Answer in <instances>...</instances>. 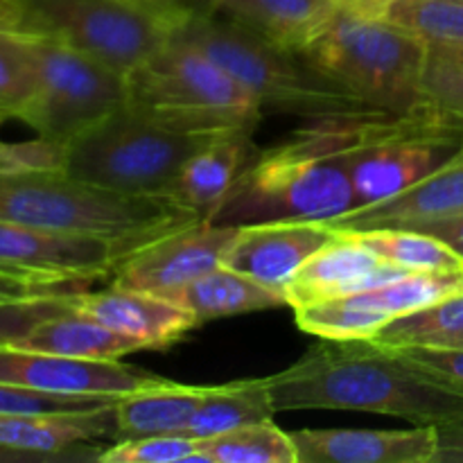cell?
<instances>
[{
    "label": "cell",
    "instance_id": "7",
    "mask_svg": "<svg viewBox=\"0 0 463 463\" xmlns=\"http://www.w3.org/2000/svg\"><path fill=\"white\" fill-rule=\"evenodd\" d=\"M461 140L459 122L428 99L407 111L348 116L344 156L357 208L383 203L414 188L457 152Z\"/></svg>",
    "mask_w": 463,
    "mask_h": 463
},
{
    "label": "cell",
    "instance_id": "47",
    "mask_svg": "<svg viewBox=\"0 0 463 463\" xmlns=\"http://www.w3.org/2000/svg\"><path fill=\"white\" fill-rule=\"evenodd\" d=\"M434 52H441L448 54V57H455V59H463V45H457V48H432Z\"/></svg>",
    "mask_w": 463,
    "mask_h": 463
},
{
    "label": "cell",
    "instance_id": "6",
    "mask_svg": "<svg viewBox=\"0 0 463 463\" xmlns=\"http://www.w3.org/2000/svg\"><path fill=\"white\" fill-rule=\"evenodd\" d=\"M303 59L378 111H407L423 102L430 45L389 18L337 9Z\"/></svg>",
    "mask_w": 463,
    "mask_h": 463
},
{
    "label": "cell",
    "instance_id": "22",
    "mask_svg": "<svg viewBox=\"0 0 463 463\" xmlns=\"http://www.w3.org/2000/svg\"><path fill=\"white\" fill-rule=\"evenodd\" d=\"M211 387L167 383L125 393L116 401V441L120 439L185 434L194 410Z\"/></svg>",
    "mask_w": 463,
    "mask_h": 463
},
{
    "label": "cell",
    "instance_id": "16",
    "mask_svg": "<svg viewBox=\"0 0 463 463\" xmlns=\"http://www.w3.org/2000/svg\"><path fill=\"white\" fill-rule=\"evenodd\" d=\"M337 235L326 222H258L235 229L222 265L285 292L298 267Z\"/></svg>",
    "mask_w": 463,
    "mask_h": 463
},
{
    "label": "cell",
    "instance_id": "36",
    "mask_svg": "<svg viewBox=\"0 0 463 463\" xmlns=\"http://www.w3.org/2000/svg\"><path fill=\"white\" fill-rule=\"evenodd\" d=\"M0 172L27 175V172H66V145L36 136L23 143L0 140Z\"/></svg>",
    "mask_w": 463,
    "mask_h": 463
},
{
    "label": "cell",
    "instance_id": "12",
    "mask_svg": "<svg viewBox=\"0 0 463 463\" xmlns=\"http://www.w3.org/2000/svg\"><path fill=\"white\" fill-rule=\"evenodd\" d=\"M163 383L167 378L120 360H77L0 344V384L59 396L120 398Z\"/></svg>",
    "mask_w": 463,
    "mask_h": 463
},
{
    "label": "cell",
    "instance_id": "32",
    "mask_svg": "<svg viewBox=\"0 0 463 463\" xmlns=\"http://www.w3.org/2000/svg\"><path fill=\"white\" fill-rule=\"evenodd\" d=\"M36 89L32 32H0V113L16 120Z\"/></svg>",
    "mask_w": 463,
    "mask_h": 463
},
{
    "label": "cell",
    "instance_id": "37",
    "mask_svg": "<svg viewBox=\"0 0 463 463\" xmlns=\"http://www.w3.org/2000/svg\"><path fill=\"white\" fill-rule=\"evenodd\" d=\"M89 288L90 285L80 283V280L43 274V271L21 269V267L0 265V303L36 297H54V294H77L86 292Z\"/></svg>",
    "mask_w": 463,
    "mask_h": 463
},
{
    "label": "cell",
    "instance_id": "13",
    "mask_svg": "<svg viewBox=\"0 0 463 463\" xmlns=\"http://www.w3.org/2000/svg\"><path fill=\"white\" fill-rule=\"evenodd\" d=\"M136 249L95 235L57 233L0 220V265L43 271L93 285L113 279Z\"/></svg>",
    "mask_w": 463,
    "mask_h": 463
},
{
    "label": "cell",
    "instance_id": "29",
    "mask_svg": "<svg viewBox=\"0 0 463 463\" xmlns=\"http://www.w3.org/2000/svg\"><path fill=\"white\" fill-rule=\"evenodd\" d=\"M463 335V294L441 303L396 317L373 337L389 348H452Z\"/></svg>",
    "mask_w": 463,
    "mask_h": 463
},
{
    "label": "cell",
    "instance_id": "30",
    "mask_svg": "<svg viewBox=\"0 0 463 463\" xmlns=\"http://www.w3.org/2000/svg\"><path fill=\"white\" fill-rule=\"evenodd\" d=\"M297 326L307 335L328 339V342H353V339H373L389 319L380 312L357 306L351 298L312 303L294 307Z\"/></svg>",
    "mask_w": 463,
    "mask_h": 463
},
{
    "label": "cell",
    "instance_id": "45",
    "mask_svg": "<svg viewBox=\"0 0 463 463\" xmlns=\"http://www.w3.org/2000/svg\"><path fill=\"white\" fill-rule=\"evenodd\" d=\"M396 3V0H369V9H366V16L369 18H384L387 16L389 7Z\"/></svg>",
    "mask_w": 463,
    "mask_h": 463
},
{
    "label": "cell",
    "instance_id": "15",
    "mask_svg": "<svg viewBox=\"0 0 463 463\" xmlns=\"http://www.w3.org/2000/svg\"><path fill=\"white\" fill-rule=\"evenodd\" d=\"M407 271L375 256L360 240L339 233L312 253L285 288L288 306L303 307L312 303L353 297L393 283Z\"/></svg>",
    "mask_w": 463,
    "mask_h": 463
},
{
    "label": "cell",
    "instance_id": "42",
    "mask_svg": "<svg viewBox=\"0 0 463 463\" xmlns=\"http://www.w3.org/2000/svg\"><path fill=\"white\" fill-rule=\"evenodd\" d=\"M439 446L437 448H450L463 446V419L452 420V423L439 425Z\"/></svg>",
    "mask_w": 463,
    "mask_h": 463
},
{
    "label": "cell",
    "instance_id": "24",
    "mask_svg": "<svg viewBox=\"0 0 463 463\" xmlns=\"http://www.w3.org/2000/svg\"><path fill=\"white\" fill-rule=\"evenodd\" d=\"M12 346L77 360H120L122 355L140 351L138 344L81 315L77 307L61 315L45 317L21 339L12 342Z\"/></svg>",
    "mask_w": 463,
    "mask_h": 463
},
{
    "label": "cell",
    "instance_id": "3",
    "mask_svg": "<svg viewBox=\"0 0 463 463\" xmlns=\"http://www.w3.org/2000/svg\"><path fill=\"white\" fill-rule=\"evenodd\" d=\"M0 220L57 233L95 235L138 249L202 217L167 197L113 193L68 172H0Z\"/></svg>",
    "mask_w": 463,
    "mask_h": 463
},
{
    "label": "cell",
    "instance_id": "19",
    "mask_svg": "<svg viewBox=\"0 0 463 463\" xmlns=\"http://www.w3.org/2000/svg\"><path fill=\"white\" fill-rule=\"evenodd\" d=\"M452 213H463V140L441 167L414 188L383 203L357 208L326 224L335 231H360L375 226H407Z\"/></svg>",
    "mask_w": 463,
    "mask_h": 463
},
{
    "label": "cell",
    "instance_id": "14",
    "mask_svg": "<svg viewBox=\"0 0 463 463\" xmlns=\"http://www.w3.org/2000/svg\"><path fill=\"white\" fill-rule=\"evenodd\" d=\"M116 439V401L72 411H0V446L52 461H95Z\"/></svg>",
    "mask_w": 463,
    "mask_h": 463
},
{
    "label": "cell",
    "instance_id": "26",
    "mask_svg": "<svg viewBox=\"0 0 463 463\" xmlns=\"http://www.w3.org/2000/svg\"><path fill=\"white\" fill-rule=\"evenodd\" d=\"M360 240L375 256L405 271L463 269V258L443 240L411 226H375V229L339 231Z\"/></svg>",
    "mask_w": 463,
    "mask_h": 463
},
{
    "label": "cell",
    "instance_id": "20",
    "mask_svg": "<svg viewBox=\"0 0 463 463\" xmlns=\"http://www.w3.org/2000/svg\"><path fill=\"white\" fill-rule=\"evenodd\" d=\"M211 9L294 54L306 52L337 14L335 0H211Z\"/></svg>",
    "mask_w": 463,
    "mask_h": 463
},
{
    "label": "cell",
    "instance_id": "10",
    "mask_svg": "<svg viewBox=\"0 0 463 463\" xmlns=\"http://www.w3.org/2000/svg\"><path fill=\"white\" fill-rule=\"evenodd\" d=\"M36 89L16 120L36 136L68 145L127 104V75L72 48L32 32Z\"/></svg>",
    "mask_w": 463,
    "mask_h": 463
},
{
    "label": "cell",
    "instance_id": "34",
    "mask_svg": "<svg viewBox=\"0 0 463 463\" xmlns=\"http://www.w3.org/2000/svg\"><path fill=\"white\" fill-rule=\"evenodd\" d=\"M423 99L463 127V59L448 57L430 48L423 75Z\"/></svg>",
    "mask_w": 463,
    "mask_h": 463
},
{
    "label": "cell",
    "instance_id": "49",
    "mask_svg": "<svg viewBox=\"0 0 463 463\" xmlns=\"http://www.w3.org/2000/svg\"><path fill=\"white\" fill-rule=\"evenodd\" d=\"M0 122H5V116H3V113H0Z\"/></svg>",
    "mask_w": 463,
    "mask_h": 463
},
{
    "label": "cell",
    "instance_id": "27",
    "mask_svg": "<svg viewBox=\"0 0 463 463\" xmlns=\"http://www.w3.org/2000/svg\"><path fill=\"white\" fill-rule=\"evenodd\" d=\"M459 294H463V269H443L407 271L405 276H401L393 283L369 289V292L353 294L348 298L355 301L357 306L380 312V315L392 321L396 317L425 310L434 303L459 297Z\"/></svg>",
    "mask_w": 463,
    "mask_h": 463
},
{
    "label": "cell",
    "instance_id": "33",
    "mask_svg": "<svg viewBox=\"0 0 463 463\" xmlns=\"http://www.w3.org/2000/svg\"><path fill=\"white\" fill-rule=\"evenodd\" d=\"M199 439L188 434H156V437L120 439L102 448L99 463H193Z\"/></svg>",
    "mask_w": 463,
    "mask_h": 463
},
{
    "label": "cell",
    "instance_id": "1",
    "mask_svg": "<svg viewBox=\"0 0 463 463\" xmlns=\"http://www.w3.org/2000/svg\"><path fill=\"white\" fill-rule=\"evenodd\" d=\"M262 380L276 411H369L437 428L463 419V389L373 339H324Z\"/></svg>",
    "mask_w": 463,
    "mask_h": 463
},
{
    "label": "cell",
    "instance_id": "48",
    "mask_svg": "<svg viewBox=\"0 0 463 463\" xmlns=\"http://www.w3.org/2000/svg\"><path fill=\"white\" fill-rule=\"evenodd\" d=\"M452 348H463V335H461V337H459V342H457L455 346H452Z\"/></svg>",
    "mask_w": 463,
    "mask_h": 463
},
{
    "label": "cell",
    "instance_id": "18",
    "mask_svg": "<svg viewBox=\"0 0 463 463\" xmlns=\"http://www.w3.org/2000/svg\"><path fill=\"white\" fill-rule=\"evenodd\" d=\"M77 312L145 348H167L184 339L199 321L170 298L113 283L99 292L77 294Z\"/></svg>",
    "mask_w": 463,
    "mask_h": 463
},
{
    "label": "cell",
    "instance_id": "31",
    "mask_svg": "<svg viewBox=\"0 0 463 463\" xmlns=\"http://www.w3.org/2000/svg\"><path fill=\"white\" fill-rule=\"evenodd\" d=\"M384 18L414 32L430 48L463 45V0H396Z\"/></svg>",
    "mask_w": 463,
    "mask_h": 463
},
{
    "label": "cell",
    "instance_id": "11",
    "mask_svg": "<svg viewBox=\"0 0 463 463\" xmlns=\"http://www.w3.org/2000/svg\"><path fill=\"white\" fill-rule=\"evenodd\" d=\"M238 226L208 220L172 229L136 249L118 267L113 283L172 298L222 265Z\"/></svg>",
    "mask_w": 463,
    "mask_h": 463
},
{
    "label": "cell",
    "instance_id": "44",
    "mask_svg": "<svg viewBox=\"0 0 463 463\" xmlns=\"http://www.w3.org/2000/svg\"><path fill=\"white\" fill-rule=\"evenodd\" d=\"M339 12L357 14V16H366V9H369V0H335Z\"/></svg>",
    "mask_w": 463,
    "mask_h": 463
},
{
    "label": "cell",
    "instance_id": "28",
    "mask_svg": "<svg viewBox=\"0 0 463 463\" xmlns=\"http://www.w3.org/2000/svg\"><path fill=\"white\" fill-rule=\"evenodd\" d=\"M193 463H297L292 434L274 419L199 441Z\"/></svg>",
    "mask_w": 463,
    "mask_h": 463
},
{
    "label": "cell",
    "instance_id": "21",
    "mask_svg": "<svg viewBox=\"0 0 463 463\" xmlns=\"http://www.w3.org/2000/svg\"><path fill=\"white\" fill-rule=\"evenodd\" d=\"M256 152L251 134H226L208 140L185 161L167 190V197L185 211L208 220Z\"/></svg>",
    "mask_w": 463,
    "mask_h": 463
},
{
    "label": "cell",
    "instance_id": "5",
    "mask_svg": "<svg viewBox=\"0 0 463 463\" xmlns=\"http://www.w3.org/2000/svg\"><path fill=\"white\" fill-rule=\"evenodd\" d=\"M176 39L194 45L220 63L269 111L292 113L306 120L378 111L321 75L303 54L267 43L211 7L197 9L184 23Z\"/></svg>",
    "mask_w": 463,
    "mask_h": 463
},
{
    "label": "cell",
    "instance_id": "35",
    "mask_svg": "<svg viewBox=\"0 0 463 463\" xmlns=\"http://www.w3.org/2000/svg\"><path fill=\"white\" fill-rule=\"evenodd\" d=\"M80 294V292H77ZM77 294H54V297L21 298V301L0 303V344H12L21 339L34 324L45 317L75 310Z\"/></svg>",
    "mask_w": 463,
    "mask_h": 463
},
{
    "label": "cell",
    "instance_id": "9",
    "mask_svg": "<svg viewBox=\"0 0 463 463\" xmlns=\"http://www.w3.org/2000/svg\"><path fill=\"white\" fill-rule=\"evenodd\" d=\"M208 140L165 129L125 104L66 145V172L113 193L167 197L181 167Z\"/></svg>",
    "mask_w": 463,
    "mask_h": 463
},
{
    "label": "cell",
    "instance_id": "23",
    "mask_svg": "<svg viewBox=\"0 0 463 463\" xmlns=\"http://www.w3.org/2000/svg\"><path fill=\"white\" fill-rule=\"evenodd\" d=\"M170 301L179 303L199 324L213 319H224L247 312L274 310L288 306V297L280 289L269 288L251 276L220 265L206 276L197 279L176 292Z\"/></svg>",
    "mask_w": 463,
    "mask_h": 463
},
{
    "label": "cell",
    "instance_id": "43",
    "mask_svg": "<svg viewBox=\"0 0 463 463\" xmlns=\"http://www.w3.org/2000/svg\"><path fill=\"white\" fill-rule=\"evenodd\" d=\"M0 463H54L43 455H32V452L12 450V448L0 446Z\"/></svg>",
    "mask_w": 463,
    "mask_h": 463
},
{
    "label": "cell",
    "instance_id": "25",
    "mask_svg": "<svg viewBox=\"0 0 463 463\" xmlns=\"http://www.w3.org/2000/svg\"><path fill=\"white\" fill-rule=\"evenodd\" d=\"M276 407L271 402L265 380H235L208 389L202 405L194 410L185 434L193 439H211L244 425L274 419Z\"/></svg>",
    "mask_w": 463,
    "mask_h": 463
},
{
    "label": "cell",
    "instance_id": "17",
    "mask_svg": "<svg viewBox=\"0 0 463 463\" xmlns=\"http://www.w3.org/2000/svg\"><path fill=\"white\" fill-rule=\"evenodd\" d=\"M297 463H432L437 425L407 430H297Z\"/></svg>",
    "mask_w": 463,
    "mask_h": 463
},
{
    "label": "cell",
    "instance_id": "4",
    "mask_svg": "<svg viewBox=\"0 0 463 463\" xmlns=\"http://www.w3.org/2000/svg\"><path fill=\"white\" fill-rule=\"evenodd\" d=\"M127 107L170 131L206 138L253 134L265 111L220 63L181 39L127 75Z\"/></svg>",
    "mask_w": 463,
    "mask_h": 463
},
{
    "label": "cell",
    "instance_id": "46",
    "mask_svg": "<svg viewBox=\"0 0 463 463\" xmlns=\"http://www.w3.org/2000/svg\"><path fill=\"white\" fill-rule=\"evenodd\" d=\"M176 5H184V7H193V9H203L211 7V0H172Z\"/></svg>",
    "mask_w": 463,
    "mask_h": 463
},
{
    "label": "cell",
    "instance_id": "8",
    "mask_svg": "<svg viewBox=\"0 0 463 463\" xmlns=\"http://www.w3.org/2000/svg\"><path fill=\"white\" fill-rule=\"evenodd\" d=\"M21 7L25 32L66 41L122 75L172 43L197 12L172 0H21Z\"/></svg>",
    "mask_w": 463,
    "mask_h": 463
},
{
    "label": "cell",
    "instance_id": "40",
    "mask_svg": "<svg viewBox=\"0 0 463 463\" xmlns=\"http://www.w3.org/2000/svg\"><path fill=\"white\" fill-rule=\"evenodd\" d=\"M407 226L425 231V233L443 240L448 247L455 249V251L463 258V213L432 217V220H423V222H416V224H407Z\"/></svg>",
    "mask_w": 463,
    "mask_h": 463
},
{
    "label": "cell",
    "instance_id": "39",
    "mask_svg": "<svg viewBox=\"0 0 463 463\" xmlns=\"http://www.w3.org/2000/svg\"><path fill=\"white\" fill-rule=\"evenodd\" d=\"M405 353L414 364L425 369L428 373L446 380L463 389V348H432V346H416V348H396Z\"/></svg>",
    "mask_w": 463,
    "mask_h": 463
},
{
    "label": "cell",
    "instance_id": "2",
    "mask_svg": "<svg viewBox=\"0 0 463 463\" xmlns=\"http://www.w3.org/2000/svg\"><path fill=\"white\" fill-rule=\"evenodd\" d=\"M346 140L348 116H337L310 120L280 143L258 149L208 222H330L355 211Z\"/></svg>",
    "mask_w": 463,
    "mask_h": 463
},
{
    "label": "cell",
    "instance_id": "41",
    "mask_svg": "<svg viewBox=\"0 0 463 463\" xmlns=\"http://www.w3.org/2000/svg\"><path fill=\"white\" fill-rule=\"evenodd\" d=\"M0 32H25L21 0H0Z\"/></svg>",
    "mask_w": 463,
    "mask_h": 463
},
{
    "label": "cell",
    "instance_id": "38",
    "mask_svg": "<svg viewBox=\"0 0 463 463\" xmlns=\"http://www.w3.org/2000/svg\"><path fill=\"white\" fill-rule=\"evenodd\" d=\"M118 398L102 396H59V393L32 392V389L0 384V411H72L104 405Z\"/></svg>",
    "mask_w": 463,
    "mask_h": 463
}]
</instances>
